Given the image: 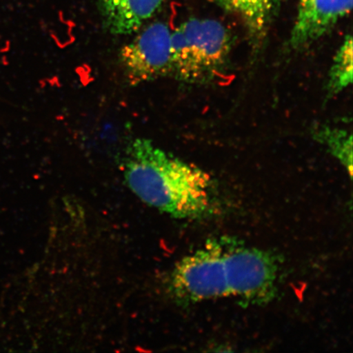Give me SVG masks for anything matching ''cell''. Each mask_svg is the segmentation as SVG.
Here are the masks:
<instances>
[{
  "label": "cell",
  "instance_id": "1",
  "mask_svg": "<svg viewBox=\"0 0 353 353\" xmlns=\"http://www.w3.org/2000/svg\"><path fill=\"white\" fill-rule=\"evenodd\" d=\"M122 166L131 191L153 208L180 219H196L210 213L213 201L210 176L151 140L132 141Z\"/></svg>",
  "mask_w": 353,
  "mask_h": 353
},
{
  "label": "cell",
  "instance_id": "2",
  "mask_svg": "<svg viewBox=\"0 0 353 353\" xmlns=\"http://www.w3.org/2000/svg\"><path fill=\"white\" fill-rule=\"evenodd\" d=\"M232 44L230 33L218 21L183 22L171 34V76L188 83L214 81L227 68Z\"/></svg>",
  "mask_w": 353,
  "mask_h": 353
},
{
  "label": "cell",
  "instance_id": "3",
  "mask_svg": "<svg viewBox=\"0 0 353 353\" xmlns=\"http://www.w3.org/2000/svg\"><path fill=\"white\" fill-rule=\"evenodd\" d=\"M170 294L183 303L229 297L224 238L207 242L202 249L176 263L171 273Z\"/></svg>",
  "mask_w": 353,
  "mask_h": 353
},
{
  "label": "cell",
  "instance_id": "4",
  "mask_svg": "<svg viewBox=\"0 0 353 353\" xmlns=\"http://www.w3.org/2000/svg\"><path fill=\"white\" fill-rule=\"evenodd\" d=\"M230 296L242 303L263 304L274 298L280 275L274 255L225 238Z\"/></svg>",
  "mask_w": 353,
  "mask_h": 353
},
{
  "label": "cell",
  "instance_id": "5",
  "mask_svg": "<svg viewBox=\"0 0 353 353\" xmlns=\"http://www.w3.org/2000/svg\"><path fill=\"white\" fill-rule=\"evenodd\" d=\"M171 32L163 22H154L120 52V61L132 86L170 76Z\"/></svg>",
  "mask_w": 353,
  "mask_h": 353
},
{
  "label": "cell",
  "instance_id": "6",
  "mask_svg": "<svg viewBox=\"0 0 353 353\" xmlns=\"http://www.w3.org/2000/svg\"><path fill=\"white\" fill-rule=\"evenodd\" d=\"M353 0H299L290 37L293 50H302L329 33L352 8Z\"/></svg>",
  "mask_w": 353,
  "mask_h": 353
},
{
  "label": "cell",
  "instance_id": "7",
  "mask_svg": "<svg viewBox=\"0 0 353 353\" xmlns=\"http://www.w3.org/2000/svg\"><path fill=\"white\" fill-rule=\"evenodd\" d=\"M165 0H99L105 28L110 34H130L151 19Z\"/></svg>",
  "mask_w": 353,
  "mask_h": 353
},
{
  "label": "cell",
  "instance_id": "8",
  "mask_svg": "<svg viewBox=\"0 0 353 353\" xmlns=\"http://www.w3.org/2000/svg\"><path fill=\"white\" fill-rule=\"evenodd\" d=\"M223 10L243 21L254 43H261L274 19L280 0H216Z\"/></svg>",
  "mask_w": 353,
  "mask_h": 353
},
{
  "label": "cell",
  "instance_id": "9",
  "mask_svg": "<svg viewBox=\"0 0 353 353\" xmlns=\"http://www.w3.org/2000/svg\"><path fill=\"white\" fill-rule=\"evenodd\" d=\"M314 138L324 145L334 158L352 176V137L347 130L330 125H319L314 130Z\"/></svg>",
  "mask_w": 353,
  "mask_h": 353
},
{
  "label": "cell",
  "instance_id": "10",
  "mask_svg": "<svg viewBox=\"0 0 353 353\" xmlns=\"http://www.w3.org/2000/svg\"><path fill=\"white\" fill-rule=\"evenodd\" d=\"M352 81V38L347 35L344 39L328 74L327 92L330 97L341 94Z\"/></svg>",
  "mask_w": 353,
  "mask_h": 353
}]
</instances>
